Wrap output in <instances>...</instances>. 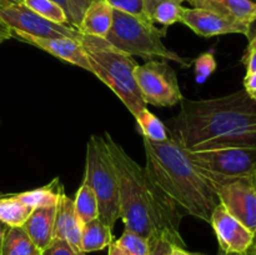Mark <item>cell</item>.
<instances>
[{"label":"cell","mask_w":256,"mask_h":255,"mask_svg":"<svg viewBox=\"0 0 256 255\" xmlns=\"http://www.w3.org/2000/svg\"><path fill=\"white\" fill-rule=\"evenodd\" d=\"M245 66H246V75H252L256 72V49H248L244 58Z\"/></svg>","instance_id":"obj_31"},{"label":"cell","mask_w":256,"mask_h":255,"mask_svg":"<svg viewBox=\"0 0 256 255\" xmlns=\"http://www.w3.org/2000/svg\"><path fill=\"white\" fill-rule=\"evenodd\" d=\"M8 226L4 224V222H0V245H2V238H4V234L5 232H6Z\"/></svg>","instance_id":"obj_37"},{"label":"cell","mask_w":256,"mask_h":255,"mask_svg":"<svg viewBox=\"0 0 256 255\" xmlns=\"http://www.w3.org/2000/svg\"><path fill=\"white\" fill-rule=\"evenodd\" d=\"M62 192H65L64 186L60 182L59 178H55L50 184L45 185V186L36 188V189L16 195L25 204L32 206V209H38V208L55 206L59 202V198Z\"/></svg>","instance_id":"obj_20"},{"label":"cell","mask_w":256,"mask_h":255,"mask_svg":"<svg viewBox=\"0 0 256 255\" xmlns=\"http://www.w3.org/2000/svg\"><path fill=\"white\" fill-rule=\"evenodd\" d=\"M252 248H254V252L256 255V234H255V239H254V244H252Z\"/></svg>","instance_id":"obj_40"},{"label":"cell","mask_w":256,"mask_h":255,"mask_svg":"<svg viewBox=\"0 0 256 255\" xmlns=\"http://www.w3.org/2000/svg\"><path fill=\"white\" fill-rule=\"evenodd\" d=\"M136 120L138 129L142 132V138H146L150 142H162L169 139L168 129L164 122L152 114L148 108L139 112L136 116H134Z\"/></svg>","instance_id":"obj_23"},{"label":"cell","mask_w":256,"mask_h":255,"mask_svg":"<svg viewBox=\"0 0 256 255\" xmlns=\"http://www.w3.org/2000/svg\"><path fill=\"white\" fill-rule=\"evenodd\" d=\"M0 255H42L22 226H8L0 245Z\"/></svg>","instance_id":"obj_19"},{"label":"cell","mask_w":256,"mask_h":255,"mask_svg":"<svg viewBox=\"0 0 256 255\" xmlns=\"http://www.w3.org/2000/svg\"><path fill=\"white\" fill-rule=\"evenodd\" d=\"M108 255H129L116 242H112L109 245V252Z\"/></svg>","instance_id":"obj_34"},{"label":"cell","mask_w":256,"mask_h":255,"mask_svg":"<svg viewBox=\"0 0 256 255\" xmlns=\"http://www.w3.org/2000/svg\"><path fill=\"white\" fill-rule=\"evenodd\" d=\"M0 196H2V194H0Z\"/></svg>","instance_id":"obj_44"},{"label":"cell","mask_w":256,"mask_h":255,"mask_svg":"<svg viewBox=\"0 0 256 255\" xmlns=\"http://www.w3.org/2000/svg\"><path fill=\"white\" fill-rule=\"evenodd\" d=\"M246 36L249 39V46H248V49H256V20L250 22L249 32H248Z\"/></svg>","instance_id":"obj_33"},{"label":"cell","mask_w":256,"mask_h":255,"mask_svg":"<svg viewBox=\"0 0 256 255\" xmlns=\"http://www.w3.org/2000/svg\"><path fill=\"white\" fill-rule=\"evenodd\" d=\"M8 2H22V0H0V5L8 4Z\"/></svg>","instance_id":"obj_39"},{"label":"cell","mask_w":256,"mask_h":255,"mask_svg":"<svg viewBox=\"0 0 256 255\" xmlns=\"http://www.w3.org/2000/svg\"><path fill=\"white\" fill-rule=\"evenodd\" d=\"M240 255H255L254 248H252H252H250V249H248L246 252H242V254H240Z\"/></svg>","instance_id":"obj_38"},{"label":"cell","mask_w":256,"mask_h":255,"mask_svg":"<svg viewBox=\"0 0 256 255\" xmlns=\"http://www.w3.org/2000/svg\"><path fill=\"white\" fill-rule=\"evenodd\" d=\"M22 4L50 22L70 25L65 10L54 0H22Z\"/></svg>","instance_id":"obj_24"},{"label":"cell","mask_w":256,"mask_h":255,"mask_svg":"<svg viewBox=\"0 0 256 255\" xmlns=\"http://www.w3.org/2000/svg\"><path fill=\"white\" fill-rule=\"evenodd\" d=\"M255 100H256V98H255Z\"/></svg>","instance_id":"obj_45"},{"label":"cell","mask_w":256,"mask_h":255,"mask_svg":"<svg viewBox=\"0 0 256 255\" xmlns=\"http://www.w3.org/2000/svg\"><path fill=\"white\" fill-rule=\"evenodd\" d=\"M180 22L186 25L195 34L204 38L225 34H244L249 32V22L232 19L222 14L200 8H184Z\"/></svg>","instance_id":"obj_12"},{"label":"cell","mask_w":256,"mask_h":255,"mask_svg":"<svg viewBox=\"0 0 256 255\" xmlns=\"http://www.w3.org/2000/svg\"><path fill=\"white\" fill-rule=\"evenodd\" d=\"M135 79L146 105L170 108L184 99L176 74L165 60H149L138 65Z\"/></svg>","instance_id":"obj_8"},{"label":"cell","mask_w":256,"mask_h":255,"mask_svg":"<svg viewBox=\"0 0 256 255\" xmlns=\"http://www.w3.org/2000/svg\"><path fill=\"white\" fill-rule=\"evenodd\" d=\"M116 242L129 255H150L149 242L136 232H132L128 229L124 230Z\"/></svg>","instance_id":"obj_25"},{"label":"cell","mask_w":256,"mask_h":255,"mask_svg":"<svg viewBox=\"0 0 256 255\" xmlns=\"http://www.w3.org/2000/svg\"><path fill=\"white\" fill-rule=\"evenodd\" d=\"M145 172L154 186L176 208L180 214L210 222L212 210L219 204L214 189L176 142H162L142 138Z\"/></svg>","instance_id":"obj_3"},{"label":"cell","mask_w":256,"mask_h":255,"mask_svg":"<svg viewBox=\"0 0 256 255\" xmlns=\"http://www.w3.org/2000/svg\"><path fill=\"white\" fill-rule=\"evenodd\" d=\"M209 222L225 255H240L254 244V232L230 214L220 202L212 210Z\"/></svg>","instance_id":"obj_11"},{"label":"cell","mask_w":256,"mask_h":255,"mask_svg":"<svg viewBox=\"0 0 256 255\" xmlns=\"http://www.w3.org/2000/svg\"><path fill=\"white\" fill-rule=\"evenodd\" d=\"M182 0H142L145 16L154 25H162L166 29L180 22L184 6Z\"/></svg>","instance_id":"obj_17"},{"label":"cell","mask_w":256,"mask_h":255,"mask_svg":"<svg viewBox=\"0 0 256 255\" xmlns=\"http://www.w3.org/2000/svg\"><path fill=\"white\" fill-rule=\"evenodd\" d=\"M82 222L78 218L74 208V200L68 196L65 192H62L55 212V230L56 239H62L69 242L75 250H80L82 232Z\"/></svg>","instance_id":"obj_14"},{"label":"cell","mask_w":256,"mask_h":255,"mask_svg":"<svg viewBox=\"0 0 256 255\" xmlns=\"http://www.w3.org/2000/svg\"><path fill=\"white\" fill-rule=\"evenodd\" d=\"M166 29H160L149 20H142L128 12L112 9V25L105 39L132 56L144 60L174 62L182 66H190V62L168 49L162 42Z\"/></svg>","instance_id":"obj_5"},{"label":"cell","mask_w":256,"mask_h":255,"mask_svg":"<svg viewBox=\"0 0 256 255\" xmlns=\"http://www.w3.org/2000/svg\"><path fill=\"white\" fill-rule=\"evenodd\" d=\"M148 242L150 245V255H172V244L165 238H152Z\"/></svg>","instance_id":"obj_29"},{"label":"cell","mask_w":256,"mask_h":255,"mask_svg":"<svg viewBox=\"0 0 256 255\" xmlns=\"http://www.w3.org/2000/svg\"><path fill=\"white\" fill-rule=\"evenodd\" d=\"M215 69H216V60L212 50L202 52L195 59L194 74L198 82H204L215 72Z\"/></svg>","instance_id":"obj_26"},{"label":"cell","mask_w":256,"mask_h":255,"mask_svg":"<svg viewBox=\"0 0 256 255\" xmlns=\"http://www.w3.org/2000/svg\"><path fill=\"white\" fill-rule=\"evenodd\" d=\"M214 189L219 202L225 209L256 234V184L254 178L212 182L208 180Z\"/></svg>","instance_id":"obj_10"},{"label":"cell","mask_w":256,"mask_h":255,"mask_svg":"<svg viewBox=\"0 0 256 255\" xmlns=\"http://www.w3.org/2000/svg\"><path fill=\"white\" fill-rule=\"evenodd\" d=\"M112 25V6L106 0H94L82 14L79 32L85 35L106 38Z\"/></svg>","instance_id":"obj_16"},{"label":"cell","mask_w":256,"mask_h":255,"mask_svg":"<svg viewBox=\"0 0 256 255\" xmlns=\"http://www.w3.org/2000/svg\"><path fill=\"white\" fill-rule=\"evenodd\" d=\"M250 2H256V0H250Z\"/></svg>","instance_id":"obj_43"},{"label":"cell","mask_w":256,"mask_h":255,"mask_svg":"<svg viewBox=\"0 0 256 255\" xmlns=\"http://www.w3.org/2000/svg\"><path fill=\"white\" fill-rule=\"evenodd\" d=\"M182 2H192V0H182Z\"/></svg>","instance_id":"obj_41"},{"label":"cell","mask_w":256,"mask_h":255,"mask_svg":"<svg viewBox=\"0 0 256 255\" xmlns=\"http://www.w3.org/2000/svg\"><path fill=\"white\" fill-rule=\"evenodd\" d=\"M108 149L114 162L119 189V218L125 229L146 240L165 238L172 245L185 248L180 234L182 215L154 186L144 168L110 136L105 134Z\"/></svg>","instance_id":"obj_2"},{"label":"cell","mask_w":256,"mask_h":255,"mask_svg":"<svg viewBox=\"0 0 256 255\" xmlns=\"http://www.w3.org/2000/svg\"><path fill=\"white\" fill-rule=\"evenodd\" d=\"M172 255H195L185 250V248L178 246V245H172Z\"/></svg>","instance_id":"obj_36"},{"label":"cell","mask_w":256,"mask_h":255,"mask_svg":"<svg viewBox=\"0 0 256 255\" xmlns=\"http://www.w3.org/2000/svg\"><path fill=\"white\" fill-rule=\"evenodd\" d=\"M72 200H74L75 212L82 225L99 218V202L96 195L84 180L78 189L75 199Z\"/></svg>","instance_id":"obj_22"},{"label":"cell","mask_w":256,"mask_h":255,"mask_svg":"<svg viewBox=\"0 0 256 255\" xmlns=\"http://www.w3.org/2000/svg\"><path fill=\"white\" fill-rule=\"evenodd\" d=\"M106 2L112 5V9L128 12L139 19L148 20V18L145 16L142 0H106Z\"/></svg>","instance_id":"obj_27"},{"label":"cell","mask_w":256,"mask_h":255,"mask_svg":"<svg viewBox=\"0 0 256 255\" xmlns=\"http://www.w3.org/2000/svg\"><path fill=\"white\" fill-rule=\"evenodd\" d=\"M84 182L99 202V219L112 229L119 219V189L114 162L104 136L92 135L86 145Z\"/></svg>","instance_id":"obj_6"},{"label":"cell","mask_w":256,"mask_h":255,"mask_svg":"<svg viewBox=\"0 0 256 255\" xmlns=\"http://www.w3.org/2000/svg\"><path fill=\"white\" fill-rule=\"evenodd\" d=\"M254 182H255V184H256V174H255V176H254Z\"/></svg>","instance_id":"obj_42"},{"label":"cell","mask_w":256,"mask_h":255,"mask_svg":"<svg viewBox=\"0 0 256 255\" xmlns=\"http://www.w3.org/2000/svg\"><path fill=\"white\" fill-rule=\"evenodd\" d=\"M112 229H110L106 224L98 219L86 222L82 226V242H80V250L85 254L109 248L112 242Z\"/></svg>","instance_id":"obj_18"},{"label":"cell","mask_w":256,"mask_h":255,"mask_svg":"<svg viewBox=\"0 0 256 255\" xmlns=\"http://www.w3.org/2000/svg\"><path fill=\"white\" fill-rule=\"evenodd\" d=\"M0 20L12 32H24L40 38H70L79 40L82 32L70 25L52 22L28 9L22 2H8L0 5Z\"/></svg>","instance_id":"obj_9"},{"label":"cell","mask_w":256,"mask_h":255,"mask_svg":"<svg viewBox=\"0 0 256 255\" xmlns=\"http://www.w3.org/2000/svg\"><path fill=\"white\" fill-rule=\"evenodd\" d=\"M55 212L56 205L49 208H38L34 209L29 219L22 225L35 246L40 252H44L55 239Z\"/></svg>","instance_id":"obj_15"},{"label":"cell","mask_w":256,"mask_h":255,"mask_svg":"<svg viewBox=\"0 0 256 255\" xmlns=\"http://www.w3.org/2000/svg\"><path fill=\"white\" fill-rule=\"evenodd\" d=\"M186 154L206 180L226 182L256 174V145H219Z\"/></svg>","instance_id":"obj_7"},{"label":"cell","mask_w":256,"mask_h":255,"mask_svg":"<svg viewBox=\"0 0 256 255\" xmlns=\"http://www.w3.org/2000/svg\"><path fill=\"white\" fill-rule=\"evenodd\" d=\"M79 42L92 65V74L114 92L132 116H136L146 108L135 79V69L139 64L132 55L104 38L82 34Z\"/></svg>","instance_id":"obj_4"},{"label":"cell","mask_w":256,"mask_h":255,"mask_svg":"<svg viewBox=\"0 0 256 255\" xmlns=\"http://www.w3.org/2000/svg\"><path fill=\"white\" fill-rule=\"evenodd\" d=\"M92 2H94V0H70V2L72 4V6L75 8L76 12L79 14L80 19H82L84 12L88 9V6H89Z\"/></svg>","instance_id":"obj_32"},{"label":"cell","mask_w":256,"mask_h":255,"mask_svg":"<svg viewBox=\"0 0 256 255\" xmlns=\"http://www.w3.org/2000/svg\"><path fill=\"white\" fill-rule=\"evenodd\" d=\"M54 2H56L58 4L65 10V12H66L68 15V19H69V24L72 25V28L79 30V24L82 19H80L79 14L76 12L75 8L72 6V4L70 2V0H54Z\"/></svg>","instance_id":"obj_30"},{"label":"cell","mask_w":256,"mask_h":255,"mask_svg":"<svg viewBox=\"0 0 256 255\" xmlns=\"http://www.w3.org/2000/svg\"><path fill=\"white\" fill-rule=\"evenodd\" d=\"M32 212L34 209L22 202L18 195L0 196V222L6 226H22Z\"/></svg>","instance_id":"obj_21"},{"label":"cell","mask_w":256,"mask_h":255,"mask_svg":"<svg viewBox=\"0 0 256 255\" xmlns=\"http://www.w3.org/2000/svg\"><path fill=\"white\" fill-rule=\"evenodd\" d=\"M12 38L24 42L26 44L36 46L44 52H49L52 56L58 58L60 60L75 65L78 68L88 70L92 74V65L88 60L86 54L82 49L79 40L70 39V38H40L32 36V35L24 34L19 32H12Z\"/></svg>","instance_id":"obj_13"},{"label":"cell","mask_w":256,"mask_h":255,"mask_svg":"<svg viewBox=\"0 0 256 255\" xmlns=\"http://www.w3.org/2000/svg\"><path fill=\"white\" fill-rule=\"evenodd\" d=\"M42 255H88L85 252L75 250L69 242H66L62 239L52 240V244L42 252Z\"/></svg>","instance_id":"obj_28"},{"label":"cell","mask_w":256,"mask_h":255,"mask_svg":"<svg viewBox=\"0 0 256 255\" xmlns=\"http://www.w3.org/2000/svg\"><path fill=\"white\" fill-rule=\"evenodd\" d=\"M165 126L170 139L185 150L256 145V100L245 89L210 99L184 98L180 112Z\"/></svg>","instance_id":"obj_1"},{"label":"cell","mask_w":256,"mask_h":255,"mask_svg":"<svg viewBox=\"0 0 256 255\" xmlns=\"http://www.w3.org/2000/svg\"><path fill=\"white\" fill-rule=\"evenodd\" d=\"M12 39V34H10V30L2 24V22L0 20V42H4V40Z\"/></svg>","instance_id":"obj_35"}]
</instances>
